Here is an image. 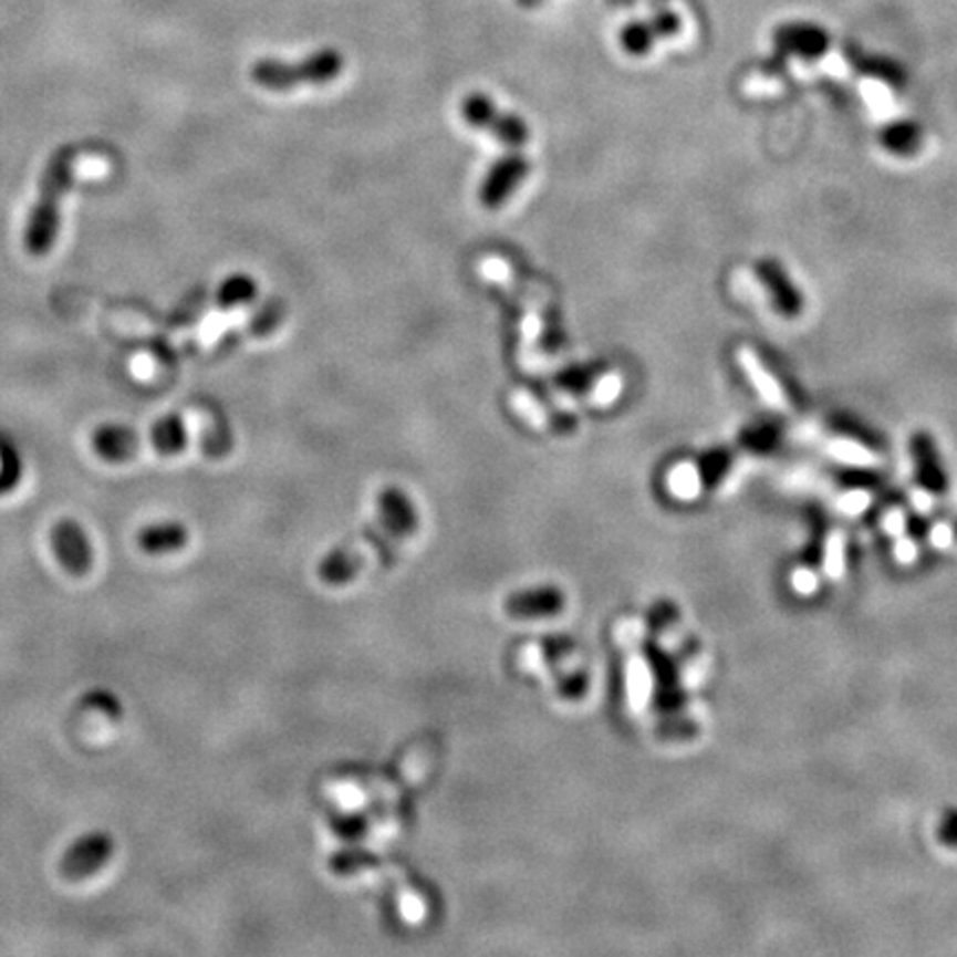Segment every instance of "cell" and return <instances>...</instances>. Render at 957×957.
<instances>
[{
  "instance_id": "6da1fadb",
  "label": "cell",
  "mask_w": 957,
  "mask_h": 957,
  "mask_svg": "<svg viewBox=\"0 0 957 957\" xmlns=\"http://www.w3.org/2000/svg\"><path fill=\"white\" fill-rule=\"evenodd\" d=\"M76 180V154L72 149H61L48 163L39 198L32 207L25 227V249L34 258H45L52 253L63 222V200Z\"/></svg>"
},
{
  "instance_id": "7a4b0ae2",
  "label": "cell",
  "mask_w": 957,
  "mask_h": 957,
  "mask_svg": "<svg viewBox=\"0 0 957 957\" xmlns=\"http://www.w3.org/2000/svg\"><path fill=\"white\" fill-rule=\"evenodd\" d=\"M344 70L342 52L326 48L318 50L300 63L262 59L251 67V81L269 92H291L300 85H326Z\"/></svg>"
},
{
  "instance_id": "3957f363",
  "label": "cell",
  "mask_w": 957,
  "mask_h": 957,
  "mask_svg": "<svg viewBox=\"0 0 957 957\" xmlns=\"http://www.w3.org/2000/svg\"><path fill=\"white\" fill-rule=\"evenodd\" d=\"M461 116L466 118V123L475 129H483L488 134H492L495 138H499L503 145L519 149L528 143L530 138V129L528 123L517 116V114H508L501 112L495 101L481 92L470 94L464 98L461 103Z\"/></svg>"
},
{
  "instance_id": "277c9868",
  "label": "cell",
  "mask_w": 957,
  "mask_h": 957,
  "mask_svg": "<svg viewBox=\"0 0 957 957\" xmlns=\"http://www.w3.org/2000/svg\"><path fill=\"white\" fill-rule=\"evenodd\" d=\"M114 838L105 831H92L72 842L61 860V873L67 880H87L96 875L114 855Z\"/></svg>"
},
{
  "instance_id": "5b68a950",
  "label": "cell",
  "mask_w": 957,
  "mask_h": 957,
  "mask_svg": "<svg viewBox=\"0 0 957 957\" xmlns=\"http://www.w3.org/2000/svg\"><path fill=\"white\" fill-rule=\"evenodd\" d=\"M530 160L521 154L501 156L486 174L479 187V200L486 209L503 207L530 174Z\"/></svg>"
},
{
  "instance_id": "8992f818",
  "label": "cell",
  "mask_w": 957,
  "mask_h": 957,
  "mask_svg": "<svg viewBox=\"0 0 957 957\" xmlns=\"http://www.w3.org/2000/svg\"><path fill=\"white\" fill-rule=\"evenodd\" d=\"M52 550L61 565L74 574L83 576L94 565V545L87 530L74 519H61L50 532Z\"/></svg>"
},
{
  "instance_id": "52a82bcc",
  "label": "cell",
  "mask_w": 957,
  "mask_h": 957,
  "mask_svg": "<svg viewBox=\"0 0 957 957\" xmlns=\"http://www.w3.org/2000/svg\"><path fill=\"white\" fill-rule=\"evenodd\" d=\"M753 273L758 282L769 293L771 306L778 315L787 320H795L804 311V295L800 287L793 282V278L787 273V269L771 258H762L753 264Z\"/></svg>"
},
{
  "instance_id": "ba28073f",
  "label": "cell",
  "mask_w": 957,
  "mask_h": 957,
  "mask_svg": "<svg viewBox=\"0 0 957 957\" xmlns=\"http://www.w3.org/2000/svg\"><path fill=\"white\" fill-rule=\"evenodd\" d=\"M776 48L782 54L795 56L800 61H818L826 54L831 39L824 28L815 23H784L773 32Z\"/></svg>"
},
{
  "instance_id": "9c48e42d",
  "label": "cell",
  "mask_w": 957,
  "mask_h": 957,
  "mask_svg": "<svg viewBox=\"0 0 957 957\" xmlns=\"http://www.w3.org/2000/svg\"><path fill=\"white\" fill-rule=\"evenodd\" d=\"M377 514L391 537L408 539L419 528V512L413 499L397 486H386L377 495Z\"/></svg>"
},
{
  "instance_id": "30bf717a",
  "label": "cell",
  "mask_w": 957,
  "mask_h": 957,
  "mask_svg": "<svg viewBox=\"0 0 957 957\" xmlns=\"http://www.w3.org/2000/svg\"><path fill=\"white\" fill-rule=\"evenodd\" d=\"M565 607V594L554 585L519 590L506 596L503 610L512 618H548Z\"/></svg>"
},
{
  "instance_id": "8fae6325",
  "label": "cell",
  "mask_w": 957,
  "mask_h": 957,
  "mask_svg": "<svg viewBox=\"0 0 957 957\" xmlns=\"http://www.w3.org/2000/svg\"><path fill=\"white\" fill-rule=\"evenodd\" d=\"M680 30V19L674 12H660L652 21H636L623 28L621 45L630 56H645L658 39H669Z\"/></svg>"
},
{
  "instance_id": "7c38bea8",
  "label": "cell",
  "mask_w": 957,
  "mask_h": 957,
  "mask_svg": "<svg viewBox=\"0 0 957 957\" xmlns=\"http://www.w3.org/2000/svg\"><path fill=\"white\" fill-rule=\"evenodd\" d=\"M911 455H913L917 483L926 492H944L946 490V472L942 468L937 446L928 433H915L913 435Z\"/></svg>"
},
{
  "instance_id": "4fadbf2b",
  "label": "cell",
  "mask_w": 957,
  "mask_h": 957,
  "mask_svg": "<svg viewBox=\"0 0 957 957\" xmlns=\"http://www.w3.org/2000/svg\"><path fill=\"white\" fill-rule=\"evenodd\" d=\"M141 439L136 430L121 426V424H107L94 433V450L110 464H125L132 461L138 455Z\"/></svg>"
},
{
  "instance_id": "5bb4252c",
  "label": "cell",
  "mask_w": 957,
  "mask_h": 957,
  "mask_svg": "<svg viewBox=\"0 0 957 957\" xmlns=\"http://www.w3.org/2000/svg\"><path fill=\"white\" fill-rule=\"evenodd\" d=\"M136 541L145 554H174L189 543V528L180 521H160L141 528Z\"/></svg>"
},
{
  "instance_id": "9a60e30c",
  "label": "cell",
  "mask_w": 957,
  "mask_h": 957,
  "mask_svg": "<svg viewBox=\"0 0 957 957\" xmlns=\"http://www.w3.org/2000/svg\"><path fill=\"white\" fill-rule=\"evenodd\" d=\"M880 147L897 158L915 156L924 145V129L915 121H893L877 134Z\"/></svg>"
},
{
  "instance_id": "2e32d148",
  "label": "cell",
  "mask_w": 957,
  "mask_h": 957,
  "mask_svg": "<svg viewBox=\"0 0 957 957\" xmlns=\"http://www.w3.org/2000/svg\"><path fill=\"white\" fill-rule=\"evenodd\" d=\"M362 570V561L357 554L344 548H335L318 563V576L333 587H342L351 583Z\"/></svg>"
},
{
  "instance_id": "e0dca14e",
  "label": "cell",
  "mask_w": 957,
  "mask_h": 957,
  "mask_svg": "<svg viewBox=\"0 0 957 957\" xmlns=\"http://www.w3.org/2000/svg\"><path fill=\"white\" fill-rule=\"evenodd\" d=\"M152 444L165 457L183 453L189 444V435H187V426H185L183 417L167 415V417L158 419L152 428Z\"/></svg>"
},
{
  "instance_id": "ac0fdd59",
  "label": "cell",
  "mask_w": 957,
  "mask_h": 957,
  "mask_svg": "<svg viewBox=\"0 0 957 957\" xmlns=\"http://www.w3.org/2000/svg\"><path fill=\"white\" fill-rule=\"evenodd\" d=\"M258 295V284L251 275L245 273H236L229 275L216 291V304L222 311H231L238 306H245L249 302H253Z\"/></svg>"
},
{
  "instance_id": "d6986e66",
  "label": "cell",
  "mask_w": 957,
  "mask_h": 957,
  "mask_svg": "<svg viewBox=\"0 0 957 957\" xmlns=\"http://www.w3.org/2000/svg\"><path fill=\"white\" fill-rule=\"evenodd\" d=\"M738 362L745 368L747 377L751 379V384L758 388V393L771 402V404H780L784 399L782 388L776 384V379L769 375V371L762 366V362L756 357L753 351L749 349H740L738 351Z\"/></svg>"
},
{
  "instance_id": "ffe728a7",
  "label": "cell",
  "mask_w": 957,
  "mask_h": 957,
  "mask_svg": "<svg viewBox=\"0 0 957 957\" xmlns=\"http://www.w3.org/2000/svg\"><path fill=\"white\" fill-rule=\"evenodd\" d=\"M731 461H734V455H731L727 448H711V450H707V453L700 457L698 466H696L698 483H700L703 488H714V486H718V483L722 481V477L729 472Z\"/></svg>"
},
{
  "instance_id": "44dd1931",
  "label": "cell",
  "mask_w": 957,
  "mask_h": 957,
  "mask_svg": "<svg viewBox=\"0 0 957 957\" xmlns=\"http://www.w3.org/2000/svg\"><path fill=\"white\" fill-rule=\"evenodd\" d=\"M599 375H601V366H594V364H574V366L563 368L556 375V386L561 391H565V393L583 395V393H587L594 386V382L599 379Z\"/></svg>"
},
{
  "instance_id": "7402d4cb",
  "label": "cell",
  "mask_w": 957,
  "mask_h": 957,
  "mask_svg": "<svg viewBox=\"0 0 957 957\" xmlns=\"http://www.w3.org/2000/svg\"><path fill=\"white\" fill-rule=\"evenodd\" d=\"M780 444V430L776 424H751L740 433V446L751 453H769Z\"/></svg>"
},
{
  "instance_id": "603a6c76",
  "label": "cell",
  "mask_w": 957,
  "mask_h": 957,
  "mask_svg": "<svg viewBox=\"0 0 957 957\" xmlns=\"http://www.w3.org/2000/svg\"><path fill=\"white\" fill-rule=\"evenodd\" d=\"M21 477H23L21 455L12 446L3 444L0 446V492L12 490L17 483H21Z\"/></svg>"
},
{
  "instance_id": "cb8c5ba5",
  "label": "cell",
  "mask_w": 957,
  "mask_h": 957,
  "mask_svg": "<svg viewBox=\"0 0 957 957\" xmlns=\"http://www.w3.org/2000/svg\"><path fill=\"white\" fill-rule=\"evenodd\" d=\"M333 829L346 840H360L366 833V818L362 813H342L335 818Z\"/></svg>"
},
{
  "instance_id": "d4e9b609",
  "label": "cell",
  "mask_w": 957,
  "mask_h": 957,
  "mask_svg": "<svg viewBox=\"0 0 957 957\" xmlns=\"http://www.w3.org/2000/svg\"><path fill=\"white\" fill-rule=\"evenodd\" d=\"M583 691H585V676L581 674H572L559 685V694L563 698H579Z\"/></svg>"
},
{
  "instance_id": "484cf974",
  "label": "cell",
  "mask_w": 957,
  "mask_h": 957,
  "mask_svg": "<svg viewBox=\"0 0 957 957\" xmlns=\"http://www.w3.org/2000/svg\"><path fill=\"white\" fill-rule=\"evenodd\" d=\"M939 835H942V840H944L946 844L957 846V813H948V815L944 818L942 829H939Z\"/></svg>"
}]
</instances>
